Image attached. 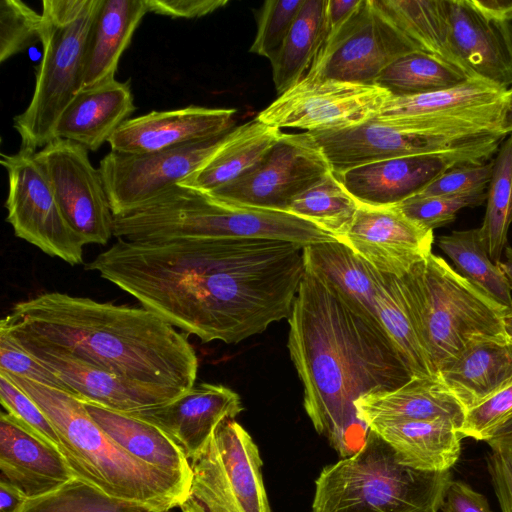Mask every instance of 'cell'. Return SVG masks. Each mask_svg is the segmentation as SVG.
<instances>
[{
	"mask_svg": "<svg viewBox=\"0 0 512 512\" xmlns=\"http://www.w3.org/2000/svg\"><path fill=\"white\" fill-rule=\"evenodd\" d=\"M434 235L396 206L359 204L339 242L376 270L402 277L432 253Z\"/></svg>",
	"mask_w": 512,
	"mask_h": 512,
	"instance_id": "ffe728a7",
	"label": "cell"
},
{
	"mask_svg": "<svg viewBox=\"0 0 512 512\" xmlns=\"http://www.w3.org/2000/svg\"><path fill=\"white\" fill-rule=\"evenodd\" d=\"M135 110L130 82L111 78L76 94L59 117L54 136L95 152Z\"/></svg>",
	"mask_w": 512,
	"mask_h": 512,
	"instance_id": "484cf974",
	"label": "cell"
},
{
	"mask_svg": "<svg viewBox=\"0 0 512 512\" xmlns=\"http://www.w3.org/2000/svg\"><path fill=\"white\" fill-rule=\"evenodd\" d=\"M449 1V49L456 64L471 78L512 87V54L499 22L471 0Z\"/></svg>",
	"mask_w": 512,
	"mask_h": 512,
	"instance_id": "cb8c5ba5",
	"label": "cell"
},
{
	"mask_svg": "<svg viewBox=\"0 0 512 512\" xmlns=\"http://www.w3.org/2000/svg\"><path fill=\"white\" fill-rule=\"evenodd\" d=\"M441 510L442 512H493L483 494L459 480L450 482Z\"/></svg>",
	"mask_w": 512,
	"mask_h": 512,
	"instance_id": "681fc988",
	"label": "cell"
},
{
	"mask_svg": "<svg viewBox=\"0 0 512 512\" xmlns=\"http://www.w3.org/2000/svg\"><path fill=\"white\" fill-rule=\"evenodd\" d=\"M416 50L374 0H364L355 15L324 43L305 78L374 84L387 66Z\"/></svg>",
	"mask_w": 512,
	"mask_h": 512,
	"instance_id": "2e32d148",
	"label": "cell"
},
{
	"mask_svg": "<svg viewBox=\"0 0 512 512\" xmlns=\"http://www.w3.org/2000/svg\"><path fill=\"white\" fill-rule=\"evenodd\" d=\"M487 18L500 22L512 11V0H471Z\"/></svg>",
	"mask_w": 512,
	"mask_h": 512,
	"instance_id": "816d5d0a",
	"label": "cell"
},
{
	"mask_svg": "<svg viewBox=\"0 0 512 512\" xmlns=\"http://www.w3.org/2000/svg\"><path fill=\"white\" fill-rule=\"evenodd\" d=\"M115 238L131 242L185 239H269L303 247L338 241L291 213L222 202L176 184L145 205L115 216Z\"/></svg>",
	"mask_w": 512,
	"mask_h": 512,
	"instance_id": "5b68a950",
	"label": "cell"
},
{
	"mask_svg": "<svg viewBox=\"0 0 512 512\" xmlns=\"http://www.w3.org/2000/svg\"><path fill=\"white\" fill-rule=\"evenodd\" d=\"M327 2L304 0L282 46L270 60L279 95L306 77L321 51L327 35Z\"/></svg>",
	"mask_w": 512,
	"mask_h": 512,
	"instance_id": "d6a6232c",
	"label": "cell"
},
{
	"mask_svg": "<svg viewBox=\"0 0 512 512\" xmlns=\"http://www.w3.org/2000/svg\"><path fill=\"white\" fill-rule=\"evenodd\" d=\"M363 1L364 0H328L326 8L327 35L325 42L335 35L355 15L363 4Z\"/></svg>",
	"mask_w": 512,
	"mask_h": 512,
	"instance_id": "f907efd6",
	"label": "cell"
},
{
	"mask_svg": "<svg viewBox=\"0 0 512 512\" xmlns=\"http://www.w3.org/2000/svg\"><path fill=\"white\" fill-rule=\"evenodd\" d=\"M21 347L60 377L81 400L132 413L161 406L180 397L176 393L134 382L71 356L33 346Z\"/></svg>",
	"mask_w": 512,
	"mask_h": 512,
	"instance_id": "d4e9b609",
	"label": "cell"
},
{
	"mask_svg": "<svg viewBox=\"0 0 512 512\" xmlns=\"http://www.w3.org/2000/svg\"><path fill=\"white\" fill-rule=\"evenodd\" d=\"M226 135L148 153L110 151L98 169L113 215L131 212L189 177L217 152Z\"/></svg>",
	"mask_w": 512,
	"mask_h": 512,
	"instance_id": "9a60e30c",
	"label": "cell"
},
{
	"mask_svg": "<svg viewBox=\"0 0 512 512\" xmlns=\"http://www.w3.org/2000/svg\"><path fill=\"white\" fill-rule=\"evenodd\" d=\"M74 478L60 451L42 440L13 415L0 416V480L33 499L49 494Z\"/></svg>",
	"mask_w": 512,
	"mask_h": 512,
	"instance_id": "603a6c76",
	"label": "cell"
},
{
	"mask_svg": "<svg viewBox=\"0 0 512 512\" xmlns=\"http://www.w3.org/2000/svg\"><path fill=\"white\" fill-rule=\"evenodd\" d=\"M390 97L375 84L304 78L256 117L279 129L309 133L344 129L375 118Z\"/></svg>",
	"mask_w": 512,
	"mask_h": 512,
	"instance_id": "5bb4252c",
	"label": "cell"
},
{
	"mask_svg": "<svg viewBox=\"0 0 512 512\" xmlns=\"http://www.w3.org/2000/svg\"><path fill=\"white\" fill-rule=\"evenodd\" d=\"M506 260L498 262L504 275L506 276L512 292V247L507 246L504 250Z\"/></svg>",
	"mask_w": 512,
	"mask_h": 512,
	"instance_id": "9f6ffc18",
	"label": "cell"
},
{
	"mask_svg": "<svg viewBox=\"0 0 512 512\" xmlns=\"http://www.w3.org/2000/svg\"><path fill=\"white\" fill-rule=\"evenodd\" d=\"M70 226L85 244H106L113 236L114 215L104 183L75 142L55 138L35 153Z\"/></svg>",
	"mask_w": 512,
	"mask_h": 512,
	"instance_id": "ac0fdd59",
	"label": "cell"
},
{
	"mask_svg": "<svg viewBox=\"0 0 512 512\" xmlns=\"http://www.w3.org/2000/svg\"><path fill=\"white\" fill-rule=\"evenodd\" d=\"M369 430L381 436L404 464L419 470L450 471L460 456L463 436L448 419L377 423Z\"/></svg>",
	"mask_w": 512,
	"mask_h": 512,
	"instance_id": "f546056e",
	"label": "cell"
},
{
	"mask_svg": "<svg viewBox=\"0 0 512 512\" xmlns=\"http://www.w3.org/2000/svg\"><path fill=\"white\" fill-rule=\"evenodd\" d=\"M486 193V212L480 228L490 259L498 263L507 247L512 223V134L497 150Z\"/></svg>",
	"mask_w": 512,
	"mask_h": 512,
	"instance_id": "74e56055",
	"label": "cell"
},
{
	"mask_svg": "<svg viewBox=\"0 0 512 512\" xmlns=\"http://www.w3.org/2000/svg\"><path fill=\"white\" fill-rule=\"evenodd\" d=\"M392 282L436 375L470 343L508 339L506 308L440 256L431 253Z\"/></svg>",
	"mask_w": 512,
	"mask_h": 512,
	"instance_id": "8992f818",
	"label": "cell"
},
{
	"mask_svg": "<svg viewBox=\"0 0 512 512\" xmlns=\"http://www.w3.org/2000/svg\"><path fill=\"white\" fill-rule=\"evenodd\" d=\"M102 2L42 1V59L31 100L13 119L21 149L37 152L55 139L59 117L81 90L89 33Z\"/></svg>",
	"mask_w": 512,
	"mask_h": 512,
	"instance_id": "ba28073f",
	"label": "cell"
},
{
	"mask_svg": "<svg viewBox=\"0 0 512 512\" xmlns=\"http://www.w3.org/2000/svg\"><path fill=\"white\" fill-rule=\"evenodd\" d=\"M484 442L490 447H512V414L494 428Z\"/></svg>",
	"mask_w": 512,
	"mask_h": 512,
	"instance_id": "db71d44e",
	"label": "cell"
},
{
	"mask_svg": "<svg viewBox=\"0 0 512 512\" xmlns=\"http://www.w3.org/2000/svg\"><path fill=\"white\" fill-rule=\"evenodd\" d=\"M148 12L170 18L194 19L228 4L227 0H145Z\"/></svg>",
	"mask_w": 512,
	"mask_h": 512,
	"instance_id": "c3c4849f",
	"label": "cell"
},
{
	"mask_svg": "<svg viewBox=\"0 0 512 512\" xmlns=\"http://www.w3.org/2000/svg\"><path fill=\"white\" fill-rule=\"evenodd\" d=\"M331 172L309 132L282 133L253 169L209 194L233 205L286 212L295 197Z\"/></svg>",
	"mask_w": 512,
	"mask_h": 512,
	"instance_id": "4fadbf2b",
	"label": "cell"
},
{
	"mask_svg": "<svg viewBox=\"0 0 512 512\" xmlns=\"http://www.w3.org/2000/svg\"><path fill=\"white\" fill-rule=\"evenodd\" d=\"M2 406L42 440L59 450L60 440L52 423L35 401L0 372Z\"/></svg>",
	"mask_w": 512,
	"mask_h": 512,
	"instance_id": "7bdbcfd3",
	"label": "cell"
},
{
	"mask_svg": "<svg viewBox=\"0 0 512 512\" xmlns=\"http://www.w3.org/2000/svg\"><path fill=\"white\" fill-rule=\"evenodd\" d=\"M437 245L461 276L503 307H512L509 282L499 263L490 259L480 227L452 231L439 237Z\"/></svg>",
	"mask_w": 512,
	"mask_h": 512,
	"instance_id": "d590c367",
	"label": "cell"
},
{
	"mask_svg": "<svg viewBox=\"0 0 512 512\" xmlns=\"http://www.w3.org/2000/svg\"><path fill=\"white\" fill-rule=\"evenodd\" d=\"M310 135L336 175L382 160L433 153H497L505 135L495 131L437 132L401 129L372 118L344 129Z\"/></svg>",
	"mask_w": 512,
	"mask_h": 512,
	"instance_id": "8fae6325",
	"label": "cell"
},
{
	"mask_svg": "<svg viewBox=\"0 0 512 512\" xmlns=\"http://www.w3.org/2000/svg\"><path fill=\"white\" fill-rule=\"evenodd\" d=\"M498 131L505 136L512 133V87L506 92Z\"/></svg>",
	"mask_w": 512,
	"mask_h": 512,
	"instance_id": "11a10c76",
	"label": "cell"
},
{
	"mask_svg": "<svg viewBox=\"0 0 512 512\" xmlns=\"http://www.w3.org/2000/svg\"><path fill=\"white\" fill-rule=\"evenodd\" d=\"M42 16L19 0L0 2V62L41 43Z\"/></svg>",
	"mask_w": 512,
	"mask_h": 512,
	"instance_id": "ab89813d",
	"label": "cell"
},
{
	"mask_svg": "<svg viewBox=\"0 0 512 512\" xmlns=\"http://www.w3.org/2000/svg\"><path fill=\"white\" fill-rule=\"evenodd\" d=\"M81 401L97 425L125 451L190 485L189 460L160 428L132 414L113 410L89 400Z\"/></svg>",
	"mask_w": 512,
	"mask_h": 512,
	"instance_id": "f1b7e54d",
	"label": "cell"
},
{
	"mask_svg": "<svg viewBox=\"0 0 512 512\" xmlns=\"http://www.w3.org/2000/svg\"><path fill=\"white\" fill-rule=\"evenodd\" d=\"M304 0H267L256 13L257 31L250 52L271 60L282 46Z\"/></svg>",
	"mask_w": 512,
	"mask_h": 512,
	"instance_id": "60d3db41",
	"label": "cell"
},
{
	"mask_svg": "<svg viewBox=\"0 0 512 512\" xmlns=\"http://www.w3.org/2000/svg\"><path fill=\"white\" fill-rule=\"evenodd\" d=\"M0 371L65 391L77 397L60 377L26 352L2 328H0Z\"/></svg>",
	"mask_w": 512,
	"mask_h": 512,
	"instance_id": "ee69618b",
	"label": "cell"
},
{
	"mask_svg": "<svg viewBox=\"0 0 512 512\" xmlns=\"http://www.w3.org/2000/svg\"><path fill=\"white\" fill-rule=\"evenodd\" d=\"M452 475L404 464L369 430L354 454L323 468L315 482L312 512H439Z\"/></svg>",
	"mask_w": 512,
	"mask_h": 512,
	"instance_id": "52a82bcc",
	"label": "cell"
},
{
	"mask_svg": "<svg viewBox=\"0 0 512 512\" xmlns=\"http://www.w3.org/2000/svg\"><path fill=\"white\" fill-rule=\"evenodd\" d=\"M236 109L190 105L151 111L128 119L111 136V151L148 153L188 143L220 138L235 125Z\"/></svg>",
	"mask_w": 512,
	"mask_h": 512,
	"instance_id": "44dd1931",
	"label": "cell"
},
{
	"mask_svg": "<svg viewBox=\"0 0 512 512\" xmlns=\"http://www.w3.org/2000/svg\"><path fill=\"white\" fill-rule=\"evenodd\" d=\"M303 246L269 239H117L86 269L203 343H239L287 319Z\"/></svg>",
	"mask_w": 512,
	"mask_h": 512,
	"instance_id": "6da1fadb",
	"label": "cell"
},
{
	"mask_svg": "<svg viewBox=\"0 0 512 512\" xmlns=\"http://www.w3.org/2000/svg\"><path fill=\"white\" fill-rule=\"evenodd\" d=\"M512 414V383L466 411L460 433L485 441L490 432Z\"/></svg>",
	"mask_w": 512,
	"mask_h": 512,
	"instance_id": "bcb514c9",
	"label": "cell"
},
{
	"mask_svg": "<svg viewBox=\"0 0 512 512\" xmlns=\"http://www.w3.org/2000/svg\"><path fill=\"white\" fill-rule=\"evenodd\" d=\"M243 409L239 395L230 388L199 383L172 402L129 414L160 428L190 460L223 420L234 419Z\"/></svg>",
	"mask_w": 512,
	"mask_h": 512,
	"instance_id": "7402d4cb",
	"label": "cell"
},
{
	"mask_svg": "<svg viewBox=\"0 0 512 512\" xmlns=\"http://www.w3.org/2000/svg\"><path fill=\"white\" fill-rule=\"evenodd\" d=\"M281 135V129L255 117L227 133L217 152L201 168L178 184L212 192L253 169Z\"/></svg>",
	"mask_w": 512,
	"mask_h": 512,
	"instance_id": "1f68e13d",
	"label": "cell"
},
{
	"mask_svg": "<svg viewBox=\"0 0 512 512\" xmlns=\"http://www.w3.org/2000/svg\"><path fill=\"white\" fill-rule=\"evenodd\" d=\"M492 170L493 161L451 168L432 181L418 196L456 197L486 193Z\"/></svg>",
	"mask_w": 512,
	"mask_h": 512,
	"instance_id": "f6af8a7d",
	"label": "cell"
},
{
	"mask_svg": "<svg viewBox=\"0 0 512 512\" xmlns=\"http://www.w3.org/2000/svg\"><path fill=\"white\" fill-rule=\"evenodd\" d=\"M18 512H170L110 496L74 477L57 490L27 499Z\"/></svg>",
	"mask_w": 512,
	"mask_h": 512,
	"instance_id": "f35d334b",
	"label": "cell"
},
{
	"mask_svg": "<svg viewBox=\"0 0 512 512\" xmlns=\"http://www.w3.org/2000/svg\"><path fill=\"white\" fill-rule=\"evenodd\" d=\"M507 90L472 78L447 90L390 97L375 118L409 130L499 132Z\"/></svg>",
	"mask_w": 512,
	"mask_h": 512,
	"instance_id": "e0dca14e",
	"label": "cell"
},
{
	"mask_svg": "<svg viewBox=\"0 0 512 512\" xmlns=\"http://www.w3.org/2000/svg\"><path fill=\"white\" fill-rule=\"evenodd\" d=\"M287 320V347L303 384L304 409L315 430L348 457L369 432L355 402L413 376L388 336L306 269Z\"/></svg>",
	"mask_w": 512,
	"mask_h": 512,
	"instance_id": "7a4b0ae2",
	"label": "cell"
},
{
	"mask_svg": "<svg viewBox=\"0 0 512 512\" xmlns=\"http://www.w3.org/2000/svg\"><path fill=\"white\" fill-rule=\"evenodd\" d=\"M26 500L17 488L0 480V512H18Z\"/></svg>",
	"mask_w": 512,
	"mask_h": 512,
	"instance_id": "f5cc1de1",
	"label": "cell"
},
{
	"mask_svg": "<svg viewBox=\"0 0 512 512\" xmlns=\"http://www.w3.org/2000/svg\"><path fill=\"white\" fill-rule=\"evenodd\" d=\"M374 3L418 50L459 67L449 49V0H374Z\"/></svg>",
	"mask_w": 512,
	"mask_h": 512,
	"instance_id": "836d02e7",
	"label": "cell"
},
{
	"mask_svg": "<svg viewBox=\"0 0 512 512\" xmlns=\"http://www.w3.org/2000/svg\"><path fill=\"white\" fill-rule=\"evenodd\" d=\"M189 463L182 512H270L259 449L234 419L223 420Z\"/></svg>",
	"mask_w": 512,
	"mask_h": 512,
	"instance_id": "30bf717a",
	"label": "cell"
},
{
	"mask_svg": "<svg viewBox=\"0 0 512 512\" xmlns=\"http://www.w3.org/2000/svg\"><path fill=\"white\" fill-rule=\"evenodd\" d=\"M487 193L468 196H414L396 207L418 225L434 230L453 222L459 210L482 205Z\"/></svg>",
	"mask_w": 512,
	"mask_h": 512,
	"instance_id": "b9f144b4",
	"label": "cell"
},
{
	"mask_svg": "<svg viewBox=\"0 0 512 512\" xmlns=\"http://www.w3.org/2000/svg\"><path fill=\"white\" fill-rule=\"evenodd\" d=\"M487 469L502 512H512V447H491Z\"/></svg>",
	"mask_w": 512,
	"mask_h": 512,
	"instance_id": "7dc6e473",
	"label": "cell"
},
{
	"mask_svg": "<svg viewBox=\"0 0 512 512\" xmlns=\"http://www.w3.org/2000/svg\"><path fill=\"white\" fill-rule=\"evenodd\" d=\"M0 328L20 346L71 356L180 396L197 377L187 334L144 307L46 292L16 303Z\"/></svg>",
	"mask_w": 512,
	"mask_h": 512,
	"instance_id": "3957f363",
	"label": "cell"
},
{
	"mask_svg": "<svg viewBox=\"0 0 512 512\" xmlns=\"http://www.w3.org/2000/svg\"><path fill=\"white\" fill-rule=\"evenodd\" d=\"M18 385L48 417L59 451L74 477L104 493L161 510L179 507L189 486L135 458L115 443L72 394L0 371Z\"/></svg>",
	"mask_w": 512,
	"mask_h": 512,
	"instance_id": "277c9868",
	"label": "cell"
},
{
	"mask_svg": "<svg viewBox=\"0 0 512 512\" xmlns=\"http://www.w3.org/2000/svg\"><path fill=\"white\" fill-rule=\"evenodd\" d=\"M303 258L307 271L388 336L413 377H437L394 288L392 275L376 270L339 241L306 246Z\"/></svg>",
	"mask_w": 512,
	"mask_h": 512,
	"instance_id": "9c48e42d",
	"label": "cell"
},
{
	"mask_svg": "<svg viewBox=\"0 0 512 512\" xmlns=\"http://www.w3.org/2000/svg\"><path fill=\"white\" fill-rule=\"evenodd\" d=\"M147 13L145 0H103L89 33L81 89L115 78L119 60Z\"/></svg>",
	"mask_w": 512,
	"mask_h": 512,
	"instance_id": "4dcf8cb0",
	"label": "cell"
},
{
	"mask_svg": "<svg viewBox=\"0 0 512 512\" xmlns=\"http://www.w3.org/2000/svg\"><path fill=\"white\" fill-rule=\"evenodd\" d=\"M355 407L359 419L368 428L377 423L444 418L460 428L466 410L438 377H412L390 390L361 396Z\"/></svg>",
	"mask_w": 512,
	"mask_h": 512,
	"instance_id": "4316f807",
	"label": "cell"
},
{
	"mask_svg": "<svg viewBox=\"0 0 512 512\" xmlns=\"http://www.w3.org/2000/svg\"><path fill=\"white\" fill-rule=\"evenodd\" d=\"M34 151L1 154L8 176L6 221L15 236L70 265L83 263L85 242L67 222Z\"/></svg>",
	"mask_w": 512,
	"mask_h": 512,
	"instance_id": "7c38bea8",
	"label": "cell"
},
{
	"mask_svg": "<svg viewBox=\"0 0 512 512\" xmlns=\"http://www.w3.org/2000/svg\"><path fill=\"white\" fill-rule=\"evenodd\" d=\"M469 79L472 78L451 62L416 50L387 66L374 84L391 97L400 98L451 89Z\"/></svg>",
	"mask_w": 512,
	"mask_h": 512,
	"instance_id": "e575fe53",
	"label": "cell"
},
{
	"mask_svg": "<svg viewBox=\"0 0 512 512\" xmlns=\"http://www.w3.org/2000/svg\"><path fill=\"white\" fill-rule=\"evenodd\" d=\"M494 154L474 151L404 156L365 164L335 175L359 204L390 207L418 195L449 169L482 164Z\"/></svg>",
	"mask_w": 512,
	"mask_h": 512,
	"instance_id": "d6986e66",
	"label": "cell"
},
{
	"mask_svg": "<svg viewBox=\"0 0 512 512\" xmlns=\"http://www.w3.org/2000/svg\"><path fill=\"white\" fill-rule=\"evenodd\" d=\"M359 203L331 172L289 204L287 211L332 234L338 241L350 226Z\"/></svg>",
	"mask_w": 512,
	"mask_h": 512,
	"instance_id": "8d00e7d4",
	"label": "cell"
},
{
	"mask_svg": "<svg viewBox=\"0 0 512 512\" xmlns=\"http://www.w3.org/2000/svg\"><path fill=\"white\" fill-rule=\"evenodd\" d=\"M499 25L512 54V11L499 22Z\"/></svg>",
	"mask_w": 512,
	"mask_h": 512,
	"instance_id": "6f0895ef",
	"label": "cell"
},
{
	"mask_svg": "<svg viewBox=\"0 0 512 512\" xmlns=\"http://www.w3.org/2000/svg\"><path fill=\"white\" fill-rule=\"evenodd\" d=\"M503 322L506 335L508 339L512 342V307L505 309Z\"/></svg>",
	"mask_w": 512,
	"mask_h": 512,
	"instance_id": "680465c9",
	"label": "cell"
},
{
	"mask_svg": "<svg viewBox=\"0 0 512 512\" xmlns=\"http://www.w3.org/2000/svg\"><path fill=\"white\" fill-rule=\"evenodd\" d=\"M437 376L468 411L512 383V342L476 340L444 364Z\"/></svg>",
	"mask_w": 512,
	"mask_h": 512,
	"instance_id": "83f0119b",
	"label": "cell"
}]
</instances>
